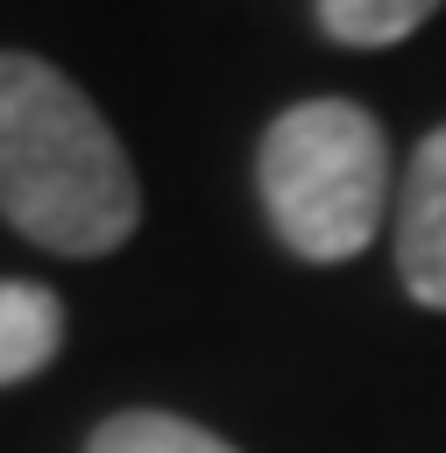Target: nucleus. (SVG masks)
Instances as JSON below:
<instances>
[{"label": "nucleus", "instance_id": "2", "mask_svg": "<svg viewBox=\"0 0 446 453\" xmlns=\"http://www.w3.org/2000/svg\"><path fill=\"white\" fill-rule=\"evenodd\" d=\"M255 184L276 241L297 262H347L375 241L389 205L382 120L354 99H297L255 149Z\"/></svg>", "mask_w": 446, "mask_h": 453}, {"label": "nucleus", "instance_id": "5", "mask_svg": "<svg viewBox=\"0 0 446 453\" xmlns=\"http://www.w3.org/2000/svg\"><path fill=\"white\" fill-rule=\"evenodd\" d=\"M439 14V0H319V28L347 50H389L418 35Z\"/></svg>", "mask_w": 446, "mask_h": 453}, {"label": "nucleus", "instance_id": "3", "mask_svg": "<svg viewBox=\"0 0 446 453\" xmlns=\"http://www.w3.org/2000/svg\"><path fill=\"white\" fill-rule=\"evenodd\" d=\"M396 269L404 290L432 311H446V127H432L404 170L396 205Z\"/></svg>", "mask_w": 446, "mask_h": 453}, {"label": "nucleus", "instance_id": "4", "mask_svg": "<svg viewBox=\"0 0 446 453\" xmlns=\"http://www.w3.org/2000/svg\"><path fill=\"white\" fill-rule=\"evenodd\" d=\"M57 340H64V304H57V290L7 276V283H0V389H7V382H28L35 368H50Z\"/></svg>", "mask_w": 446, "mask_h": 453}, {"label": "nucleus", "instance_id": "6", "mask_svg": "<svg viewBox=\"0 0 446 453\" xmlns=\"http://www.w3.org/2000/svg\"><path fill=\"white\" fill-rule=\"evenodd\" d=\"M85 453H234V446L170 411H120L85 439Z\"/></svg>", "mask_w": 446, "mask_h": 453}, {"label": "nucleus", "instance_id": "1", "mask_svg": "<svg viewBox=\"0 0 446 453\" xmlns=\"http://www.w3.org/2000/svg\"><path fill=\"white\" fill-rule=\"evenodd\" d=\"M0 219L50 255H106L142 219L127 149L99 106L28 50H0Z\"/></svg>", "mask_w": 446, "mask_h": 453}]
</instances>
